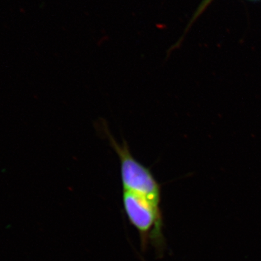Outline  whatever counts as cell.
<instances>
[{"mask_svg": "<svg viewBox=\"0 0 261 261\" xmlns=\"http://www.w3.org/2000/svg\"><path fill=\"white\" fill-rule=\"evenodd\" d=\"M123 205L127 218L140 233L142 250L152 244L159 253L163 252L165 239L163 233V215L159 205L143 196L123 191Z\"/></svg>", "mask_w": 261, "mask_h": 261, "instance_id": "obj_2", "label": "cell"}, {"mask_svg": "<svg viewBox=\"0 0 261 261\" xmlns=\"http://www.w3.org/2000/svg\"><path fill=\"white\" fill-rule=\"evenodd\" d=\"M103 129L119 159L123 191L143 196L154 205L160 206L161 187L151 170L134 157L126 141L119 143L110 133L107 126H103Z\"/></svg>", "mask_w": 261, "mask_h": 261, "instance_id": "obj_1", "label": "cell"}]
</instances>
